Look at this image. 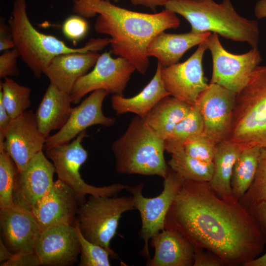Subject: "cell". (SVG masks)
<instances>
[{"mask_svg":"<svg viewBox=\"0 0 266 266\" xmlns=\"http://www.w3.org/2000/svg\"><path fill=\"white\" fill-rule=\"evenodd\" d=\"M216 145V143L203 133L186 142L183 149L187 154L194 158L212 163Z\"/></svg>","mask_w":266,"mask_h":266,"instance_id":"836d02e7","label":"cell"},{"mask_svg":"<svg viewBox=\"0 0 266 266\" xmlns=\"http://www.w3.org/2000/svg\"><path fill=\"white\" fill-rule=\"evenodd\" d=\"M170 154L171 158L167 163L168 166L185 181H210L214 169L213 162H204L191 157L183 147L175 149Z\"/></svg>","mask_w":266,"mask_h":266,"instance_id":"83f0119b","label":"cell"},{"mask_svg":"<svg viewBox=\"0 0 266 266\" xmlns=\"http://www.w3.org/2000/svg\"><path fill=\"white\" fill-rule=\"evenodd\" d=\"M164 179L163 191L153 198L143 196L142 183L133 187L127 185L126 189L131 194L135 209L140 215L141 227L139 234L144 241L140 254L148 260L151 258L148 242L153 236L165 229L166 215L185 181L170 167Z\"/></svg>","mask_w":266,"mask_h":266,"instance_id":"9c48e42d","label":"cell"},{"mask_svg":"<svg viewBox=\"0 0 266 266\" xmlns=\"http://www.w3.org/2000/svg\"><path fill=\"white\" fill-rule=\"evenodd\" d=\"M14 253H12L5 245L1 239L0 240V262L6 261L12 258Z\"/></svg>","mask_w":266,"mask_h":266,"instance_id":"7bdbcfd3","label":"cell"},{"mask_svg":"<svg viewBox=\"0 0 266 266\" xmlns=\"http://www.w3.org/2000/svg\"><path fill=\"white\" fill-rule=\"evenodd\" d=\"M87 136L86 131L80 133L71 142L45 150L46 156L53 162L58 179L63 181L77 194L80 205L87 195L95 196H117L126 190L127 185L115 183L108 186L96 187L88 184L82 178L79 169L88 157L87 150L82 142Z\"/></svg>","mask_w":266,"mask_h":266,"instance_id":"ba28073f","label":"cell"},{"mask_svg":"<svg viewBox=\"0 0 266 266\" xmlns=\"http://www.w3.org/2000/svg\"><path fill=\"white\" fill-rule=\"evenodd\" d=\"M0 82V100L12 119H14L31 106V89L19 84L12 78L7 77Z\"/></svg>","mask_w":266,"mask_h":266,"instance_id":"f546056e","label":"cell"},{"mask_svg":"<svg viewBox=\"0 0 266 266\" xmlns=\"http://www.w3.org/2000/svg\"><path fill=\"white\" fill-rule=\"evenodd\" d=\"M71 103L69 93L50 83L35 114L38 129L46 138L65 125L72 109Z\"/></svg>","mask_w":266,"mask_h":266,"instance_id":"603a6c76","label":"cell"},{"mask_svg":"<svg viewBox=\"0 0 266 266\" xmlns=\"http://www.w3.org/2000/svg\"><path fill=\"white\" fill-rule=\"evenodd\" d=\"M236 95L221 85L210 83L196 103L202 115L204 134L217 144L229 139Z\"/></svg>","mask_w":266,"mask_h":266,"instance_id":"4fadbf2b","label":"cell"},{"mask_svg":"<svg viewBox=\"0 0 266 266\" xmlns=\"http://www.w3.org/2000/svg\"><path fill=\"white\" fill-rule=\"evenodd\" d=\"M20 57L17 50L14 48L5 52L0 56V77L14 76L18 75L17 59Z\"/></svg>","mask_w":266,"mask_h":266,"instance_id":"d590c367","label":"cell"},{"mask_svg":"<svg viewBox=\"0 0 266 266\" xmlns=\"http://www.w3.org/2000/svg\"><path fill=\"white\" fill-rule=\"evenodd\" d=\"M100 55L97 51L58 55L51 61L44 74L50 83L70 94L78 79L95 65Z\"/></svg>","mask_w":266,"mask_h":266,"instance_id":"44dd1931","label":"cell"},{"mask_svg":"<svg viewBox=\"0 0 266 266\" xmlns=\"http://www.w3.org/2000/svg\"><path fill=\"white\" fill-rule=\"evenodd\" d=\"M34 251L42 265L73 264L80 253V245L74 226L58 225L42 230Z\"/></svg>","mask_w":266,"mask_h":266,"instance_id":"d6986e66","label":"cell"},{"mask_svg":"<svg viewBox=\"0 0 266 266\" xmlns=\"http://www.w3.org/2000/svg\"><path fill=\"white\" fill-rule=\"evenodd\" d=\"M248 210L258 224L266 243V200L251 206Z\"/></svg>","mask_w":266,"mask_h":266,"instance_id":"f35d334b","label":"cell"},{"mask_svg":"<svg viewBox=\"0 0 266 266\" xmlns=\"http://www.w3.org/2000/svg\"><path fill=\"white\" fill-rule=\"evenodd\" d=\"M46 139L38 129L35 114L28 110L12 119L0 150L7 152L21 172L31 159L42 151Z\"/></svg>","mask_w":266,"mask_h":266,"instance_id":"9a60e30c","label":"cell"},{"mask_svg":"<svg viewBox=\"0 0 266 266\" xmlns=\"http://www.w3.org/2000/svg\"><path fill=\"white\" fill-rule=\"evenodd\" d=\"M72 2L73 12L84 18L99 14L95 31L108 35L111 52L129 61L142 74H145L149 65L147 49L151 40L159 33L180 25L176 14L166 8L148 14L116 6L109 0H73Z\"/></svg>","mask_w":266,"mask_h":266,"instance_id":"7a4b0ae2","label":"cell"},{"mask_svg":"<svg viewBox=\"0 0 266 266\" xmlns=\"http://www.w3.org/2000/svg\"><path fill=\"white\" fill-rule=\"evenodd\" d=\"M135 209L133 197L90 195L80 205L75 221L83 235L89 241L107 250L113 258H118L111 248L122 214Z\"/></svg>","mask_w":266,"mask_h":266,"instance_id":"52a82bcc","label":"cell"},{"mask_svg":"<svg viewBox=\"0 0 266 266\" xmlns=\"http://www.w3.org/2000/svg\"><path fill=\"white\" fill-rule=\"evenodd\" d=\"M12 119L2 101L0 100V148L3 146L5 133Z\"/></svg>","mask_w":266,"mask_h":266,"instance_id":"ab89813d","label":"cell"},{"mask_svg":"<svg viewBox=\"0 0 266 266\" xmlns=\"http://www.w3.org/2000/svg\"><path fill=\"white\" fill-rule=\"evenodd\" d=\"M165 229L210 251L224 266H244L259 257L265 241L249 211L232 196L222 199L209 182L186 180L166 215Z\"/></svg>","mask_w":266,"mask_h":266,"instance_id":"6da1fadb","label":"cell"},{"mask_svg":"<svg viewBox=\"0 0 266 266\" xmlns=\"http://www.w3.org/2000/svg\"><path fill=\"white\" fill-rule=\"evenodd\" d=\"M80 202L76 192L58 179L32 211L41 230L74 223Z\"/></svg>","mask_w":266,"mask_h":266,"instance_id":"e0dca14e","label":"cell"},{"mask_svg":"<svg viewBox=\"0 0 266 266\" xmlns=\"http://www.w3.org/2000/svg\"><path fill=\"white\" fill-rule=\"evenodd\" d=\"M14 48V43L11 37L8 26L1 22L0 26V51Z\"/></svg>","mask_w":266,"mask_h":266,"instance_id":"60d3db41","label":"cell"},{"mask_svg":"<svg viewBox=\"0 0 266 266\" xmlns=\"http://www.w3.org/2000/svg\"><path fill=\"white\" fill-rule=\"evenodd\" d=\"M241 150L229 140L217 144L213 160V173L209 183L216 195L222 199L233 196L231 177L234 163Z\"/></svg>","mask_w":266,"mask_h":266,"instance_id":"484cf974","label":"cell"},{"mask_svg":"<svg viewBox=\"0 0 266 266\" xmlns=\"http://www.w3.org/2000/svg\"><path fill=\"white\" fill-rule=\"evenodd\" d=\"M266 200V147L261 148L254 179L245 195L239 200L246 209Z\"/></svg>","mask_w":266,"mask_h":266,"instance_id":"1f68e13d","label":"cell"},{"mask_svg":"<svg viewBox=\"0 0 266 266\" xmlns=\"http://www.w3.org/2000/svg\"><path fill=\"white\" fill-rule=\"evenodd\" d=\"M254 13L258 19L266 18V0H259L255 6Z\"/></svg>","mask_w":266,"mask_h":266,"instance_id":"b9f144b4","label":"cell"},{"mask_svg":"<svg viewBox=\"0 0 266 266\" xmlns=\"http://www.w3.org/2000/svg\"><path fill=\"white\" fill-rule=\"evenodd\" d=\"M8 26L14 48L36 78L45 74L56 56L69 53L98 51L109 44V38L91 39L81 48H72L56 37L38 31L27 14L26 0H15Z\"/></svg>","mask_w":266,"mask_h":266,"instance_id":"3957f363","label":"cell"},{"mask_svg":"<svg viewBox=\"0 0 266 266\" xmlns=\"http://www.w3.org/2000/svg\"><path fill=\"white\" fill-rule=\"evenodd\" d=\"M0 266H38L42 265L39 258L34 251L14 254L8 260L0 263Z\"/></svg>","mask_w":266,"mask_h":266,"instance_id":"8d00e7d4","label":"cell"},{"mask_svg":"<svg viewBox=\"0 0 266 266\" xmlns=\"http://www.w3.org/2000/svg\"><path fill=\"white\" fill-rule=\"evenodd\" d=\"M183 16L190 23V32L216 33L234 41L246 42L256 48L260 32L256 21L240 16L230 0L221 3L213 0H169L164 6Z\"/></svg>","mask_w":266,"mask_h":266,"instance_id":"277c9868","label":"cell"},{"mask_svg":"<svg viewBox=\"0 0 266 266\" xmlns=\"http://www.w3.org/2000/svg\"><path fill=\"white\" fill-rule=\"evenodd\" d=\"M108 94L104 90H95L79 105L72 108L63 127L46 139L44 149L68 143L90 126L100 125L109 127L114 125L115 119L105 116L102 110L103 101Z\"/></svg>","mask_w":266,"mask_h":266,"instance_id":"2e32d148","label":"cell"},{"mask_svg":"<svg viewBox=\"0 0 266 266\" xmlns=\"http://www.w3.org/2000/svg\"><path fill=\"white\" fill-rule=\"evenodd\" d=\"M115 169L120 174L157 175L165 178L169 167L164 156L165 140L140 117H134L113 142Z\"/></svg>","mask_w":266,"mask_h":266,"instance_id":"5b68a950","label":"cell"},{"mask_svg":"<svg viewBox=\"0 0 266 266\" xmlns=\"http://www.w3.org/2000/svg\"><path fill=\"white\" fill-rule=\"evenodd\" d=\"M119 0H114L115 2L118 1ZM132 4L134 5H142L145 6V4L143 0H130Z\"/></svg>","mask_w":266,"mask_h":266,"instance_id":"bcb514c9","label":"cell"},{"mask_svg":"<svg viewBox=\"0 0 266 266\" xmlns=\"http://www.w3.org/2000/svg\"><path fill=\"white\" fill-rule=\"evenodd\" d=\"M211 33H200L191 32L183 33H168L162 32L151 40L147 49L148 57L156 58L163 67L178 63L189 49L205 41Z\"/></svg>","mask_w":266,"mask_h":266,"instance_id":"7402d4cb","label":"cell"},{"mask_svg":"<svg viewBox=\"0 0 266 266\" xmlns=\"http://www.w3.org/2000/svg\"><path fill=\"white\" fill-rule=\"evenodd\" d=\"M88 26L84 18L76 15L68 17L62 26V31L67 38L78 40L87 33Z\"/></svg>","mask_w":266,"mask_h":266,"instance_id":"e575fe53","label":"cell"},{"mask_svg":"<svg viewBox=\"0 0 266 266\" xmlns=\"http://www.w3.org/2000/svg\"><path fill=\"white\" fill-rule=\"evenodd\" d=\"M244 266H266V253L247 263Z\"/></svg>","mask_w":266,"mask_h":266,"instance_id":"f6af8a7d","label":"cell"},{"mask_svg":"<svg viewBox=\"0 0 266 266\" xmlns=\"http://www.w3.org/2000/svg\"><path fill=\"white\" fill-rule=\"evenodd\" d=\"M154 249L147 266H193L195 248L192 244L177 231L164 229L151 238Z\"/></svg>","mask_w":266,"mask_h":266,"instance_id":"ffe728a7","label":"cell"},{"mask_svg":"<svg viewBox=\"0 0 266 266\" xmlns=\"http://www.w3.org/2000/svg\"><path fill=\"white\" fill-rule=\"evenodd\" d=\"M163 66L158 62L154 76L143 89L131 98L113 95L111 104L118 115L132 112L143 118L162 99L170 96L164 86L162 77Z\"/></svg>","mask_w":266,"mask_h":266,"instance_id":"cb8c5ba5","label":"cell"},{"mask_svg":"<svg viewBox=\"0 0 266 266\" xmlns=\"http://www.w3.org/2000/svg\"><path fill=\"white\" fill-rule=\"evenodd\" d=\"M192 105L168 96L162 99L142 119L165 140L188 114Z\"/></svg>","mask_w":266,"mask_h":266,"instance_id":"d4e9b609","label":"cell"},{"mask_svg":"<svg viewBox=\"0 0 266 266\" xmlns=\"http://www.w3.org/2000/svg\"><path fill=\"white\" fill-rule=\"evenodd\" d=\"M206 41L212 60L210 83L219 84L237 93L245 86L252 72L262 61L258 48H252L242 54H233L223 47L216 33H211Z\"/></svg>","mask_w":266,"mask_h":266,"instance_id":"30bf717a","label":"cell"},{"mask_svg":"<svg viewBox=\"0 0 266 266\" xmlns=\"http://www.w3.org/2000/svg\"><path fill=\"white\" fill-rule=\"evenodd\" d=\"M56 172L43 151L35 155L19 172L13 194L14 205L32 211L52 187Z\"/></svg>","mask_w":266,"mask_h":266,"instance_id":"5bb4252c","label":"cell"},{"mask_svg":"<svg viewBox=\"0 0 266 266\" xmlns=\"http://www.w3.org/2000/svg\"><path fill=\"white\" fill-rule=\"evenodd\" d=\"M19 173L15 163L4 149L0 150V208L14 205L13 194Z\"/></svg>","mask_w":266,"mask_h":266,"instance_id":"4dcf8cb0","label":"cell"},{"mask_svg":"<svg viewBox=\"0 0 266 266\" xmlns=\"http://www.w3.org/2000/svg\"><path fill=\"white\" fill-rule=\"evenodd\" d=\"M135 70L127 60L120 57L114 59L110 53H103L93 69L79 78L74 84L70 93L72 103H79L87 94L98 89L123 96L131 76Z\"/></svg>","mask_w":266,"mask_h":266,"instance_id":"8fae6325","label":"cell"},{"mask_svg":"<svg viewBox=\"0 0 266 266\" xmlns=\"http://www.w3.org/2000/svg\"><path fill=\"white\" fill-rule=\"evenodd\" d=\"M261 148L241 150L234 163L231 180L232 194L239 200L250 188L256 174Z\"/></svg>","mask_w":266,"mask_h":266,"instance_id":"4316f807","label":"cell"},{"mask_svg":"<svg viewBox=\"0 0 266 266\" xmlns=\"http://www.w3.org/2000/svg\"><path fill=\"white\" fill-rule=\"evenodd\" d=\"M145 6L149 8L152 11L155 12L157 7L165 6L169 0H143Z\"/></svg>","mask_w":266,"mask_h":266,"instance_id":"ee69618b","label":"cell"},{"mask_svg":"<svg viewBox=\"0 0 266 266\" xmlns=\"http://www.w3.org/2000/svg\"><path fill=\"white\" fill-rule=\"evenodd\" d=\"M2 240L13 253L34 251L41 229L31 210L13 205L0 211Z\"/></svg>","mask_w":266,"mask_h":266,"instance_id":"ac0fdd59","label":"cell"},{"mask_svg":"<svg viewBox=\"0 0 266 266\" xmlns=\"http://www.w3.org/2000/svg\"><path fill=\"white\" fill-rule=\"evenodd\" d=\"M224 266L222 260L214 253L208 250L195 248L193 266Z\"/></svg>","mask_w":266,"mask_h":266,"instance_id":"74e56055","label":"cell"},{"mask_svg":"<svg viewBox=\"0 0 266 266\" xmlns=\"http://www.w3.org/2000/svg\"><path fill=\"white\" fill-rule=\"evenodd\" d=\"M73 226L80 245L79 266H109V252L101 246L87 240L81 233L75 220Z\"/></svg>","mask_w":266,"mask_h":266,"instance_id":"d6a6232c","label":"cell"},{"mask_svg":"<svg viewBox=\"0 0 266 266\" xmlns=\"http://www.w3.org/2000/svg\"><path fill=\"white\" fill-rule=\"evenodd\" d=\"M228 140L241 149L266 147V65L258 66L236 93Z\"/></svg>","mask_w":266,"mask_h":266,"instance_id":"8992f818","label":"cell"},{"mask_svg":"<svg viewBox=\"0 0 266 266\" xmlns=\"http://www.w3.org/2000/svg\"><path fill=\"white\" fill-rule=\"evenodd\" d=\"M206 40L199 45L195 52L185 62L162 69L163 81L170 95L192 105L196 103L200 95L208 85L202 64L204 53L207 49Z\"/></svg>","mask_w":266,"mask_h":266,"instance_id":"7c38bea8","label":"cell"},{"mask_svg":"<svg viewBox=\"0 0 266 266\" xmlns=\"http://www.w3.org/2000/svg\"><path fill=\"white\" fill-rule=\"evenodd\" d=\"M203 133V119L199 106L195 104L165 140V150L170 154L174 150L183 147L189 140Z\"/></svg>","mask_w":266,"mask_h":266,"instance_id":"f1b7e54d","label":"cell"}]
</instances>
